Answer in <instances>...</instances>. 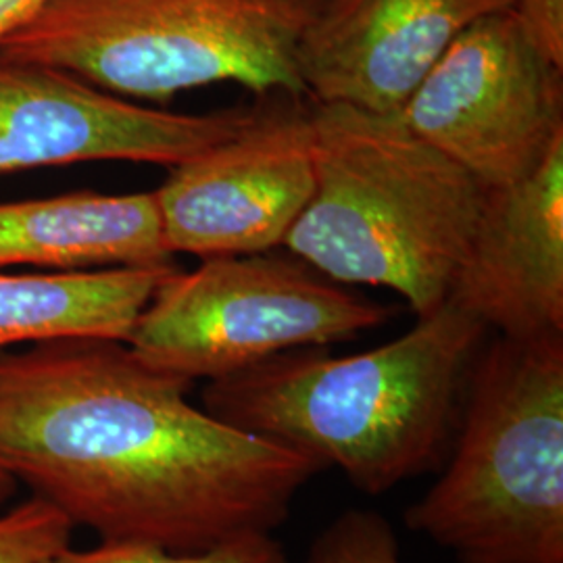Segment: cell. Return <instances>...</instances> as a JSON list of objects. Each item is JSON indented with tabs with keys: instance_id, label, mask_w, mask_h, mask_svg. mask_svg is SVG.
Instances as JSON below:
<instances>
[{
	"instance_id": "cell-10",
	"label": "cell",
	"mask_w": 563,
	"mask_h": 563,
	"mask_svg": "<svg viewBox=\"0 0 563 563\" xmlns=\"http://www.w3.org/2000/svg\"><path fill=\"white\" fill-rule=\"evenodd\" d=\"M514 0H320L297 42L307 99L399 115L467 25Z\"/></svg>"
},
{
	"instance_id": "cell-4",
	"label": "cell",
	"mask_w": 563,
	"mask_h": 563,
	"mask_svg": "<svg viewBox=\"0 0 563 563\" xmlns=\"http://www.w3.org/2000/svg\"><path fill=\"white\" fill-rule=\"evenodd\" d=\"M411 532L460 563H563V336L484 342Z\"/></svg>"
},
{
	"instance_id": "cell-18",
	"label": "cell",
	"mask_w": 563,
	"mask_h": 563,
	"mask_svg": "<svg viewBox=\"0 0 563 563\" xmlns=\"http://www.w3.org/2000/svg\"><path fill=\"white\" fill-rule=\"evenodd\" d=\"M18 481L13 478V474L0 463V505L4 504L18 488Z\"/></svg>"
},
{
	"instance_id": "cell-5",
	"label": "cell",
	"mask_w": 563,
	"mask_h": 563,
	"mask_svg": "<svg viewBox=\"0 0 563 563\" xmlns=\"http://www.w3.org/2000/svg\"><path fill=\"white\" fill-rule=\"evenodd\" d=\"M320 0H44L0 59L69 71L118 97L172 101L218 81L307 97L295 53Z\"/></svg>"
},
{
	"instance_id": "cell-16",
	"label": "cell",
	"mask_w": 563,
	"mask_h": 563,
	"mask_svg": "<svg viewBox=\"0 0 563 563\" xmlns=\"http://www.w3.org/2000/svg\"><path fill=\"white\" fill-rule=\"evenodd\" d=\"M74 523L41 497L0 516V563H42L71 544Z\"/></svg>"
},
{
	"instance_id": "cell-2",
	"label": "cell",
	"mask_w": 563,
	"mask_h": 563,
	"mask_svg": "<svg viewBox=\"0 0 563 563\" xmlns=\"http://www.w3.org/2000/svg\"><path fill=\"white\" fill-rule=\"evenodd\" d=\"M486 334L483 322L446 299L376 349L344 357L325 346L292 349L211 380L202 409L383 495L443 467Z\"/></svg>"
},
{
	"instance_id": "cell-7",
	"label": "cell",
	"mask_w": 563,
	"mask_h": 563,
	"mask_svg": "<svg viewBox=\"0 0 563 563\" xmlns=\"http://www.w3.org/2000/svg\"><path fill=\"white\" fill-rule=\"evenodd\" d=\"M484 190L539 169L563 139V69L514 9L467 25L399 113Z\"/></svg>"
},
{
	"instance_id": "cell-6",
	"label": "cell",
	"mask_w": 563,
	"mask_h": 563,
	"mask_svg": "<svg viewBox=\"0 0 563 563\" xmlns=\"http://www.w3.org/2000/svg\"><path fill=\"white\" fill-rule=\"evenodd\" d=\"M390 318L393 307L288 251L220 255L169 272L125 344L153 369L211 383L292 349L353 341Z\"/></svg>"
},
{
	"instance_id": "cell-1",
	"label": "cell",
	"mask_w": 563,
	"mask_h": 563,
	"mask_svg": "<svg viewBox=\"0 0 563 563\" xmlns=\"http://www.w3.org/2000/svg\"><path fill=\"white\" fill-rule=\"evenodd\" d=\"M190 386L120 341L0 353V463L101 543L201 553L272 534L322 465L190 405Z\"/></svg>"
},
{
	"instance_id": "cell-14",
	"label": "cell",
	"mask_w": 563,
	"mask_h": 563,
	"mask_svg": "<svg viewBox=\"0 0 563 563\" xmlns=\"http://www.w3.org/2000/svg\"><path fill=\"white\" fill-rule=\"evenodd\" d=\"M42 563H288V558L274 534H246L201 553H169L136 543H101L78 551L69 544Z\"/></svg>"
},
{
	"instance_id": "cell-9",
	"label": "cell",
	"mask_w": 563,
	"mask_h": 563,
	"mask_svg": "<svg viewBox=\"0 0 563 563\" xmlns=\"http://www.w3.org/2000/svg\"><path fill=\"white\" fill-rule=\"evenodd\" d=\"M255 104L205 115L146 109L41 63L0 59V176L86 162L178 163L234 136Z\"/></svg>"
},
{
	"instance_id": "cell-17",
	"label": "cell",
	"mask_w": 563,
	"mask_h": 563,
	"mask_svg": "<svg viewBox=\"0 0 563 563\" xmlns=\"http://www.w3.org/2000/svg\"><path fill=\"white\" fill-rule=\"evenodd\" d=\"M511 9L544 55L563 69V0H514Z\"/></svg>"
},
{
	"instance_id": "cell-8",
	"label": "cell",
	"mask_w": 563,
	"mask_h": 563,
	"mask_svg": "<svg viewBox=\"0 0 563 563\" xmlns=\"http://www.w3.org/2000/svg\"><path fill=\"white\" fill-rule=\"evenodd\" d=\"M313 186L311 101L272 92L234 136L172 165L153 192L172 255L207 260L284 246Z\"/></svg>"
},
{
	"instance_id": "cell-11",
	"label": "cell",
	"mask_w": 563,
	"mask_h": 563,
	"mask_svg": "<svg viewBox=\"0 0 563 563\" xmlns=\"http://www.w3.org/2000/svg\"><path fill=\"white\" fill-rule=\"evenodd\" d=\"M446 299L499 336H563V139L528 178L484 192Z\"/></svg>"
},
{
	"instance_id": "cell-3",
	"label": "cell",
	"mask_w": 563,
	"mask_h": 563,
	"mask_svg": "<svg viewBox=\"0 0 563 563\" xmlns=\"http://www.w3.org/2000/svg\"><path fill=\"white\" fill-rule=\"evenodd\" d=\"M311 123L316 186L286 251L332 282L388 288L430 316L449 297L486 190L399 115L311 101Z\"/></svg>"
},
{
	"instance_id": "cell-12",
	"label": "cell",
	"mask_w": 563,
	"mask_h": 563,
	"mask_svg": "<svg viewBox=\"0 0 563 563\" xmlns=\"http://www.w3.org/2000/svg\"><path fill=\"white\" fill-rule=\"evenodd\" d=\"M174 263L155 192H74L0 202V269L36 265L59 272Z\"/></svg>"
},
{
	"instance_id": "cell-15",
	"label": "cell",
	"mask_w": 563,
	"mask_h": 563,
	"mask_svg": "<svg viewBox=\"0 0 563 563\" xmlns=\"http://www.w3.org/2000/svg\"><path fill=\"white\" fill-rule=\"evenodd\" d=\"M299 563H402L393 526L378 511L349 509L316 537Z\"/></svg>"
},
{
	"instance_id": "cell-13",
	"label": "cell",
	"mask_w": 563,
	"mask_h": 563,
	"mask_svg": "<svg viewBox=\"0 0 563 563\" xmlns=\"http://www.w3.org/2000/svg\"><path fill=\"white\" fill-rule=\"evenodd\" d=\"M174 263L51 274L0 269V351L57 339L128 342Z\"/></svg>"
}]
</instances>
